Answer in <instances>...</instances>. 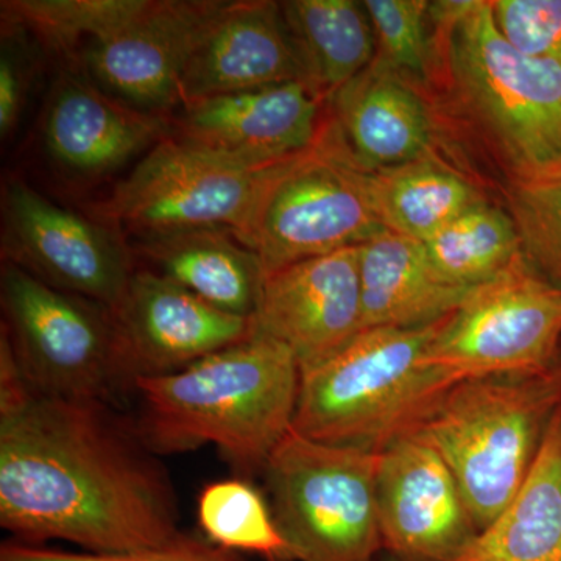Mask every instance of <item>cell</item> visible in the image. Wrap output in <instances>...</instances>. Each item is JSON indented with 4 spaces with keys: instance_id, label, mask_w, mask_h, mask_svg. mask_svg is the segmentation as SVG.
Returning <instances> with one entry per match:
<instances>
[{
    "instance_id": "cell-1",
    "label": "cell",
    "mask_w": 561,
    "mask_h": 561,
    "mask_svg": "<svg viewBox=\"0 0 561 561\" xmlns=\"http://www.w3.org/2000/svg\"><path fill=\"white\" fill-rule=\"evenodd\" d=\"M168 468L105 401L33 389L0 332V526L83 552L158 548L181 534Z\"/></svg>"
},
{
    "instance_id": "cell-2",
    "label": "cell",
    "mask_w": 561,
    "mask_h": 561,
    "mask_svg": "<svg viewBox=\"0 0 561 561\" xmlns=\"http://www.w3.org/2000/svg\"><path fill=\"white\" fill-rule=\"evenodd\" d=\"M300 378L294 353L254 332L183 370L136 379V430L160 457L216 446L250 481L291 430Z\"/></svg>"
},
{
    "instance_id": "cell-3",
    "label": "cell",
    "mask_w": 561,
    "mask_h": 561,
    "mask_svg": "<svg viewBox=\"0 0 561 561\" xmlns=\"http://www.w3.org/2000/svg\"><path fill=\"white\" fill-rule=\"evenodd\" d=\"M449 98L511 179L561 173V69L513 46L493 2L430 3Z\"/></svg>"
},
{
    "instance_id": "cell-4",
    "label": "cell",
    "mask_w": 561,
    "mask_h": 561,
    "mask_svg": "<svg viewBox=\"0 0 561 561\" xmlns=\"http://www.w3.org/2000/svg\"><path fill=\"white\" fill-rule=\"evenodd\" d=\"M442 323L364 330L328 359L302 368L291 430L371 453L415 434L457 383L424 362Z\"/></svg>"
},
{
    "instance_id": "cell-5",
    "label": "cell",
    "mask_w": 561,
    "mask_h": 561,
    "mask_svg": "<svg viewBox=\"0 0 561 561\" xmlns=\"http://www.w3.org/2000/svg\"><path fill=\"white\" fill-rule=\"evenodd\" d=\"M561 405V376H493L454 383L415 434L445 460L476 529L522 489Z\"/></svg>"
},
{
    "instance_id": "cell-6",
    "label": "cell",
    "mask_w": 561,
    "mask_h": 561,
    "mask_svg": "<svg viewBox=\"0 0 561 561\" xmlns=\"http://www.w3.org/2000/svg\"><path fill=\"white\" fill-rule=\"evenodd\" d=\"M382 231L370 171L354 160L331 117L311 149L276 168L236 238L260 256L267 275Z\"/></svg>"
},
{
    "instance_id": "cell-7",
    "label": "cell",
    "mask_w": 561,
    "mask_h": 561,
    "mask_svg": "<svg viewBox=\"0 0 561 561\" xmlns=\"http://www.w3.org/2000/svg\"><path fill=\"white\" fill-rule=\"evenodd\" d=\"M379 453L290 430L265 465L273 519L294 561H378Z\"/></svg>"
},
{
    "instance_id": "cell-8",
    "label": "cell",
    "mask_w": 561,
    "mask_h": 561,
    "mask_svg": "<svg viewBox=\"0 0 561 561\" xmlns=\"http://www.w3.org/2000/svg\"><path fill=\"white\" fill-rule=\"evenodd\" d=\"M0 301L2 331L33 389L110 404L128 393L110 308L55 289L9 262L0 273Z\"/></svg>"
},
{
    "instance_id": "cell-9",
    "label": "cell",
    "mask_w": 561,
    "mask_h": 561,
    "mask_svg": "<svg viewBox=\"0 0 561 561\" xmlns=\"http://www.w3.org/2000/svg\"><path fill=\"white\" fill-rule=\"evenodd\" d=\"M279 164H250L171 135L117 183L95 214L138 239L197 228L236 236Z\"/></svg>"
},
{
    "instance_id": "cell-10",
    "label": "cell",
    "mask_w": 561,
    "mask_h": 561,
    "mask_svg": "<svg viewBox=\"0 0 561 561\" xmlns=\"http://www.w3.org/2000/svg\"><path fill=\"white\" fill-rule=\"evenodd\" d=\"M561 348V289L523 257L472 287L443 321L424 362L456 382L556 370Z\"/></svg>"
},
{
    "instance_id": "cell-11",
    "label": "cell",
    "mask_w": 561,
    "mask_h": 561,
    "mask_svg": "<svg viewBox=\"0 0 561 561\" xmlns=\"http://www.w3.org/2000/svg\"><path fill=\"white\" fill-rule=\"evenodd\" d=\"M2 219L3 261L111 311L124 300L136 271L108 225L61 208L22 180L5 183Z\"/></svg>"
},
{
    "instance_id": "cell-12",
    "label": "cell",
    "mask_w": 561,
    "mask_h": 561,
    "mask_svg": "<svg viewBox=\"0 0 561 561\" xmlns=\"http://www.w3.org/2000/svg\"><path fill=\"white\" fill-rule=\"evenodd\" d=\"M217 0H147L127 24L84 49L90 79L122 102L164 116L224 10Z\"/></svg>"
},
{
    "instance_id": "cell-13",
    "label": "cell",
    "mask_w": 561,
    "mask_h": 561,
    "mask_svg": "<svg viewBox=\"0 0 561 561\" xmlns=\"http://www.w3.org/2000/svg\"><path fill=\"white\" fill-rule=\"evenodd\" d=\"M119 367L139 378L171 375L254 334L253 320L220 311L153 271H136L113 311Z\"/></svg>"
},
{
    "instance_id": "cell-14",
    "label": "cell",
    "mask_w": 561,
    "mask_h": 561,
    "mask_svg": "<svg viewBox=\"0 0 561 561\" xmlns=\"http://www.w3.org/2000/svg\"><path fill=\"white\" fill-rule=\"evenodd\" d=\"M378 513L383 551L400 561H453L478 534L451 470L419 434L379 453Z\"/></svg>"
},
{
    "instance_id": "cell-15",
    "label": "cell",
    "mask_w": 561,
    "mask_h": 561,
    "mask_svg": "<svg viewBox=\"0 0 561 561\" xmlns=\"http://www.w3.org/2000/svg\"><path fill=\"white\" fill-rule=\"evenodd\" d=\"M253 327L286 345L300 370L342 350L364 331L357 247L267 273Z\"/></svg>"
},
{
    "instance_id": "cell-16",
    "label": "cell",
    "mask_w": 561,
    "mask_h": 561,
    "mask_svg": "<svg viewBox=\"0 0 561 561\" xmlns=\"http://www.w3.org/2000/svg\"><path fill=\"white\" fill-rule=\"evenodd\" d=\"M321 102L305 81L202 99L181 106L172 135L250 164H278L319 140Z\"/></svg>"
},
{
    "instance_id": "cell-17",
    "label": "cell",
    "mask_w": 561,
    "mask_h": 561,
    "mask_svg": "<svg viewBox=\"0 0 561 561\" xmlns=\"http://www.w3.org/2000/svg\"><path fill=\"white\" fill-rule=\"evenodd\" d=\"M164 116L135 108L79 73L62 72L47 102L43 146L66 175H113L171 136Z\"/></svg>"
},
{
    "instance_id": "cell-18",
    "label": "cell",
    "mask_w": 561,
    "mask_h": 561,
    "mask_svg": "<svg viewBox=\"0 0 561 561\" xmlns=\"http://www.w3.org/2000/svg\"><path fill=\"white\" fill-rule=\"evenodd\" d=\"M305 81L279 2H227L181 81V106Z\"/></svg>"
},
{
    "instance_id": "cell-19",
    "label": "cell",
    "mask_w": 561,
    "mask_h": 561,
    "mask_svg": "<svg viewBox=\"0 0 561 561\" xmlns=\"http://www.w3.org/2000/svg\"><path fill=\"white\" fill-rule=\"evenodd\" d=\"M354 160L370 172L432 157L435 127L419 87L378 60L330 98Z\"/></svg>"
},
{
    "instance_id": "cell-20",
    "label": "cell",
    "mask_w": 561,
    "mask_h": 561,
    "mask_svg": "<svg viewBox=\"0 0 561 561\" xmlns=\"http://www.w3.org/2000/svg\"><path fill=\"white\" fill-rule=\"evenodd\" d=\"M362 328L420 330L457 311L471 289L435 271L423 243L382 231L360 243Z\"/></svg>"
},
{
    "instance_id": "cell-21",
    "label": "cell",
    "mask_w": 561,
    "mask_h": 561,
    "mask_svg": "<svg viewBox=\"0 0 561 561\" xmlns=\"http://www.w3.org/2000/svg\"><path fill=\"white\" fill-rule=\"evenodd\" d=\"M153 272L220 311L253 320L264 286V265L224 228H197L138 239Z\"/></svg>"
},
{
    "instance_id": "cell-22",
    "label": "cell",
    "mask_w": 561,
    "mask_h": 561,
    "mask_svg": "<svg viewBox=\"0 0 561 561\" xmlns=\"http://www.w3.org/2000/svg\"><path fill=\"white\" fill-rule=\"evenodd\" d=\"M453 561H561V405L522 489Z\"/></svg>"
},
{
    "instance_id": "cell-23",
    "label": "cell",
    "mask_w": 561,
    "mask_h": 561,
    "mask_svg": "<svg viewBox=\"0 0 561 561\" xmlns=\"http://www.w3.org/2000/svg\"><path fill=\"white\" fill-rule=\"evenodd\" d=\"M279 3L306 83L320 98L330 99L376 60L378 44L364 2L289 0Z\"/></svg>"
},
{
    "instance_id": "cell-24",
    "label": "cell",
    "mask_w": 561,
    "mask_h": 561,
    "mask_svg": "<svg viewBox=\"0 0 561 561\" xmlns=\"http://www.w3.org/2000/svg\"><path fill=\"white\" fill-rule=\"evenodd\" d=\"M370 183L383 230L416 242H426L485 201L470 180L432 157L370 172Z\"/></svg>"
},
{
    "instance_id": "cell-25",
    "label": "cell",
    "mask_w": 561,
    "mask_h": 561,
    "mask_svg": "<svg viewBox=\"0 0 561 561\" xmlns=\"http://www.w3.org/2000/svg\"><path fill=\"white\" fill-rule=\"evenodd\" d=\"M421 243L435 271L463 289L493 279L522 257L511 214L486 201Z\"/></svg>"
},
{
    "instance_id": "cell-26",
    "label": "cell",
    "mask_w": 561,
    "mask_h": 561,
    "mask_svg": "<svg viewBox=\"0 0 561 561\" xmlns=\"http://www.w3.org/2000/svg\"><path fill=\"white\" fill-rule=\"evenodd\" d=\"M197 515L202 530L217 548L257 553L271 561H290L271 505L245 479L206 485L198 496Z\"/></svg>"
},
{
    "instance_id": "cell-27",
    "label": "cell",
    "mask_w": 561,
    "mask_h": 561,
    "mask_svg": "<svg viewBox=\"0 0 561 561\" xmlns=\"http://www.w3.org/2000/svg\"><path fill=\"white\" fill-rule=\"evenodd\" d=\"M147 0H7L3 24L32 32L54 49L101 39L133 20Z\"/></svg>"
},
{
    "instance_id": "cell-28",
    "label": "cell",
    "mask_w": 561,
    "mask_h": 561,
    "mask_svg": "<svg viewBox=\"0 0 561 561\" xmlns=\"http://www.w3.org/2000/svg\"><path fill=\"white\" fill-rule=\"evenodd\" d=\"M426 0H364L378 44L376 58L420 88L437 73L435 33Z\"/></svg>"
},
{
    "instance_id": "cell-29",
    "label": "cell",
    "mask_w": 561,
    "mask_h": 561,
    "mask_svg": "<svg viewBox=\"0 0 561 561\" xmlns=\"http://www.w3.org/2000/svg\"><path fill=\"white\" fill-rule=\"evenodd\" d=\"M507 203L524 262L561 289V173L511 184Z\"/></svg>"
},
{
    "instance_id": "cell-30",
    "label": "cell",
    "mask_w": 561,
    "mask_h": 561,
    "mask_svg": "<svg viewBox=\"0 0 561 561\" xmlns=\"http://www.w3.org/2000/svg\"><path fill=\"white\" fill-rule=\"evenodd\" d=\"M493 13L513 46L561 69V0H496Z\"/></svg>"
},
{
    "instance_id": "cell-31",
    "label": "cell",
    "mask_w": 561,
    "mask_h": 561,
    "mask_svg": "<svg viewBox=\"0 0 561 561\" xmlns=\"http://www.w3.org/2000/svg\"><path fill=\"white\" fill-rule=\"evenodd\" d=\"M0 561H236L230 552L217 548L213 542L181 534L175 540L142 549V551L122 553H91L65 551L50 546L27 545L16 540L2 542Z\"/></svg>"
},
{
    "instance_id": "cell-32",
    "label": "cell",
    "mask_w": 561,
    "mask_h": 561,
    "mask_svg": "<svg viewBox=\"0 0 561 561\" xmlns=\"http://www.w3.org/2000/svg\"><path fill=\"white\" fill-rule=\"evenodd\" d=\"M10 27V25H7ZM3 32L0 55V136L9 138L16 128L31 90L33 61L31 51L20 41V31Z\"/></svg>"
},
{
    "instance_id": "cell-33",
    "label": "cell",
    "mask_w": 561,
    "mask_h": 561,
    "mask_svg": "<svg viewBox=\"0 0 561 561\" xmlns=\"http://www.w3.org/2000/svg\"><path fill=\"white\" fill-rule=\"evenodd\" d=\"M556 368H557V371H559V375L561 376V348H560V353H559V359H557Z\"/></svg>"
},
{
    "instance_id": "cell-34",
    "label": "cell",
    "mask_w": 561,
    "mask_h": 561,
    "mask_svg": "<svg viewBox=\"0 0 561 561\" xmlns=\"http://www.w3.org/2000/svg\"><path fill=\"white\" fill-rule=\"evenodd\" d=\"M382 561H400V560L394 559V557L387 556L386 559H383Z\"/></svg>"
}]
</instances>
